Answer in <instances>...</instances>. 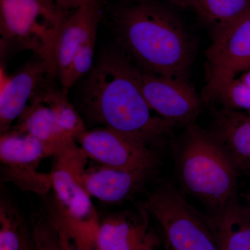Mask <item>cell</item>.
Listing matches in <instances>:
<instances>
[{"instance_id":"27","label":"cell","mask_w":250,"mask_h":250,"mask_svg":"<svg viewBox=\"0 0 250 250\" xmlns=\"http://www.w3.org/2000/svg\"><path fill=\"white\" fill-rule=\"evenodd\" d=\"M34 250V243H31L30 246L28 247V248H27V250Z\"/></svg>"},{"instance_id":"28","label":"cell","mask_w":250,"mask_h":250,"mask_svg":"<svg viewBox=\"0 0 250 250\" xmlns=\"http://www.w3.org/2000/svg\"><path fill=\"white\" fill-rule=\"evenodd\" d=\"M248 198H249L250 202V192L249 195H248Z\"/></svg>"},{"instance_id":"2","label":"cell","mask_w":250,"mask_h":250,"mask_svg":"<svg viewBox=\"0 0 250 250\" xmlns=\"http://www.w3.org/2000/svg\"><path fill=\"white\" fill-rule=\"evenodd\" d=\"M82 116L98 127L114 130L153 147L177 123L154 116L132 71V63L116 47L105 49L81 82Z\"/></svg>"},{"instance_id":"21","label":"cell","mask_w":250,"mask_h":250,"mask_svg":"<svg viewBox=\"0 0 250 250\" xmlns=\"http://www.w3.org/2000/svg\"><path fill=\"white\" fill-rule=\"evenodd\" d=\"M216 101L220 102L223 107L250 112V88L239 79H234L224 87Z\"/></svg>"},{"instance_id":"23","label":"cell","mask_w":250,"mask_h":250,"mask_svg":"<svg viewBox=\"0 0 250 250\" xmlns=\"http://www.w3.org/2000/svg\"><path fill=\"white\" fill-rule=\"evenodd\" d=\"M93 1H95V0H57V2L61 6L69 11L76 9L77 8Z\"/></svg>"},{"instance_id":"25","label":"cell","mask_w":250,"mask_h":250,"mask_svg":"<svg viewBox=\"0 0 250 250\" xmlns=\"http://www.w3.org/2000/svg\"><path fill=\"white\" fill-rule=\"evenodd\" d=\"M239 80L241 81L242 83H244L245 85L250 88V69L242 75V76L239 78Z\"/></svg>"},{"instance_id":"22","label":"cell","mask_w":250,"mask_h":250,"mask_svg":"<svg viewBox=\"0 0 250 250\" xmlns=\"http://www.w3.org/2000/svg\"><path fill=\"white\" fill-rule=\"evenodd\" d=\"M65 250H98L95 242L78 237L65 236L59 234Z\"/></svg>"},{"instance_id":"18","label":"cell","mask_w":250,"mask_h":250,"mask_svg":"<svg viewBox=\"0 0 250 250\" xmlns=\"http://www.w3.org/2000/svg\"><path fill=\"white\" fill-rule=\"evenodd\" d=\"M192 10L210 27L212 36L248 14L250 0H194Z\"/></svg>"},{"instance_id":"24","label":"cell","mask_w":250,"mask_h":250,"mask_svg":"<svg viewBox=\"0 0 250 250\" xmlns=\"http://www.w3.org/2000/svg\"><path fill=\"white\" fill-rule=\"evenodd\" d=\"M169 3L180 9H191L193 8L194 0H167Z\"/></svg>"},{"instance_id":"1","label":"cell","mask_w":250,"mask_h":250,"mask_svg":"<svg viewBox=\"0 0 250 250\" xmlns=\"http://www.w3.org/2000/svg\"><path fill=\"white\" fill-rule=\"evenodd\" d=\"M116 47L139 70L188 81L195 47L182 20L159 0H120L106 7Z\"/></svg>"},{"instance_id":"26","label":"cell","mask_w":250,"mask_h":250,"mask_svg":"<svg viewBox=\"0 0 250 250\" xmlns=\"http://www.w3.org/2000/svg\"><path fill=\"white\" fill-rule=\"evenodd\" d=\"M157 246H158L147 247V248H144V249H142L141 250H156V247Z\"/></svg>"},{"instance_id":"17","label":"cell","mask_w":250,"mask_h":250,"mask_svg":"<svg viewBox=\"0 0 250 250\" xmlns=\"http://www.w3.org/2000/svg\"><path fill=\"white\" fill-rule=\"evenodd\" d=\"M208 218L220 250H250V205H236Z\"/></svg>"},{"instance_id":"8","label":"cell","mask_w":250,"mask_h":250,"mask_svg":"<svg viewBox=\"0 0 250 250\" xmlns=\"http://www.w3.org/2000/svg\"><path fill=\"white\" fill-rule=\"evenodd\" d=\"M206 51L202 103L216 102L224 87L250 69V11L218 34Z\"/></svg>"},{"instance_id":"3","label":"cell","mask_w":250,"mask_h":250,"mask_svg":"<svg viewBox=\"0 0 250 250\" xmlns=\"http://www.w3.org/2000/svg\"><path fill=\"white\" fill-rule=\"evenodd\" d=\"M174 158L184 190L201 202L210 215L238 203V169L209 131L195 123L187 125Z\"/></svg>"},{"instance_id":"13","label":"cell","mask_w":250,"mask_h":250,"mask_svg":"<svg viewBox=\"0 0 250 250\" xmlns=\"http://www.w3.org/2000/svg\"><path fill=\"white\" fill-rule=\"evenodd\" d=\"M103 0H95L72 10L59 34L54 49V69L60 87L65 83L74 57L98 35L103 15Z\"/></svg>"},{"instance_id":"16","label":"cell","mask_w":250,"mask_h":250,"mask_svg":"<svg viewBox=\"0 0 250 250\" xmlns=\"http://www.w3.org/2000/svg\"><path fill=\"white\" fill-rule=\"evenodd\" d=\"M154 171L120 170L100 165L81 174L83 187L91 197L109 204L131 198L139 191Z\"/></svg>"},{"instance_id":"11","label":"cell","mask_w":250,"mask_h":250,"mask_svg":"<svg viewBox=\"0 0 250 250\" xmlns=\"http://www.w3.org/2000/svg\"><path fill=\"white\" fill-rule=\"evenodd\" d=\"M135 80L149 107L161 118L178 124L195 123L201 111V100L188 81L156 76L132 64Z\"/></svg>"},{"instance_id":"7","label":"cell","mask_w":250,"mask_h":250,"mask_svg":"<svg viewBox=\"0 0 250 250\" xmlns=\"http://www.w3.org/2000/svg\"><path fill=\"white\" fill-rule=\"evenodd\" d=\"M143 206L159 225L166 250H220L208 218L174 186L158 188L148 195Z\"/></svg>"},{"instance_id":"14","label":"cell","mask_w":250,"mask_h":250,"mask_svg":"<svg viewBox=\"0 0 250 250\" xmlns=\"http://www.w3.org/2000/svg\"><path fill=\"white\" fill-rule=\"evenodd\" d=\"M150 215L143 206L138 210L113 213L100 221L96 235L98 250H141L158 246L149 228Z\"/></svg>"},{"instance_id":"9","label":"cell","mask_w":250,"mask_h":250,"mask_svg":"<svg viewBox=\"0 0 250 250\" xmlns=\"http://www.w3.org/2000/svg\"><path fill=\"white\" fill-rule=\"evenodd\" d=\"M53 156L34 136L10 129L0 136V161L3 178L27 191L45 194L52 189L50 174L39 171L41 161Z\"/></svg>"},{"instance_id":"12","label":"cell","mask_w":250,"mask_h":250,"mask_svg":"<svg viewBox=\"0 0 250 250\" xmlns=\"http://www.w3.org/2000/svg\"><path fill=\"white\" fill-rule=\"evenodd\" d=\"M57 78L48 63L38 56L8 78L0 95V133L11 129L39 90L52 78Z\"/></svg>"},{"instance_id":"5","label":"cell","mask_w":250,"mask_h":250,"mask_svg":"<svg viewBox=\"0 0 250 250\" xmlns=\"http://www.w3.org/2000/svg\"><path fill=\"white\" fill-rule=\"evenodd\" d=\"M54 157L50 175L55 208L47 215L67 232L96 242L100 220L91 197L81 181L88 157L77 143Z\"/></svg>"},{"instance_id":"10","label":"cell","mask_w":250,"mask_h":250,"mask_svg":"<svg viewBox=\"0 0 250 250\" xmlns=\"http://www.w3.org/2000/svg\"><path fill=\"white\" fill-rule=\"evenodd\" d=\"M77 143L87 157L106 167L154 172L159 164L153 147L108 128L85 130Z\"/></svg>"},{"instance_id":"19","label":"cell","mask_w":250,"mask_h":250,"mask_svg":"<svg viewBox=\"0 0 250 250\" xmlns=\"http://www.w3.org/2000/svg\"><path fill=\"white\" fill-rule=\"evenodd\" d=\"M32 243L31 229L13 200L0 198V250H26Z\"/></svg>"},{"instance_id":"6","label":"cell","mask_w":250,"mask_h":250,"mask_svg":"<svg viewBox=\"0 0 250 250\" xmlns=\"http://www.w3.org/2000/svg\"><path fill=\"white\" fill-rule=\"evenodd\" d=\"M49 80L31 99L11 129L34 136L53 156L77 143L85 130L83 118L67 98V92Z\"/></svg>"},{"instance_id":"20","label":"cell","mask_w":250,"mask_h":250,"mask_svg":"<svg viewBox=\"0 0 250 250\" xmlns=\"http://www.w3.org/2000/svg\"><path fill=\"white\" fill-rule=\"evenodd\" d=\"M34 250H65L58 231L48 215H39L31 229Z\"/></svg>"},{"instance_id":"4","label":"cell","mask_w":250,"mask_h":250,"mask_svg":"<svg viewBox=\"0 0 250 250\" xmlns=\"http://www.w3.org/2000/svg\"><path fill=\"white\" fill-rule=\"evenodd\" d=\"M71 11L57 0H0L1 60L21 51H31L55 73L54 49Z\"/></svg>"},{"instance_id":"15","label":"cell","mask_w":250,"mask_h":250,"mask_svg":"<svg viewBox=\"0 0 250 250\" xmlns=\"http://www.w3.org/2000/svg\"><path fill=\"white\" fill-rule=\"evenodd\" d=\"M209 132L238 170L250 175V112L213 108Z\"/></svg>"}]
</instances>
